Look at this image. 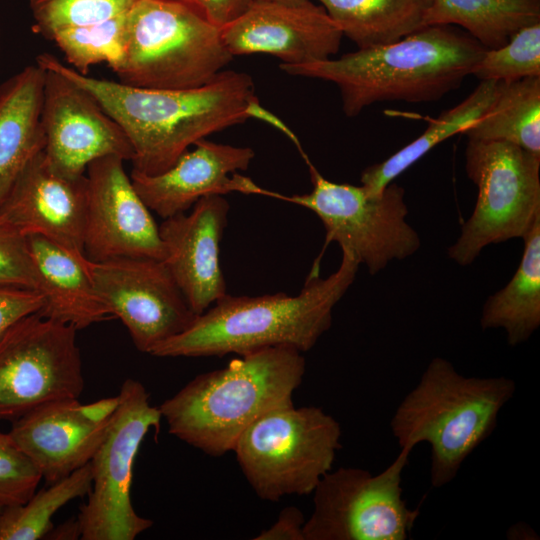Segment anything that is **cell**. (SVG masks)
<instances>
[{
	"label": "cell",
	"instance_id": "6da1fadb",
	"mask_svg": "<svg viewBox=\"0 0 540 540\" xmlns=\"http://www.w3.org/2000/svg\"><path fill=\"white\" fill-rule=\"evenodd\" d=\"M36 64L56 71L91 94L120 125L133 149V170L156 175L171 167L197 141L250 118L273 124L260 104L252 78L221 71L189 89L142 88L80 74L49 53Z\"/></svg>",
	"mask_w": 540,
	"mask_h": 540
},
{
	"label": "cell",
	"instance_id": "7a4b0ae2",
	"mask_svg": "<svg viewBox=\"0 0 540 540\" xmlns=\"http://www.w3.org/2000/svg\"><path fill=\"white\" fill-rule=\"evenodd\" d=\"M487 49L453 25H427L386 45L358 48L337 59L279 64L293 76L320 79L340 91L347 117L374 103L434 102L458 89Z\"/></svg>",
	"mask_w": 540,
	"mask_h": 540
},
{
	"label": "cell",
	"instance_id": "3957f363",
	"mask_svg": "<svg viewBox=\"0 0 540 540\" xmlns=\"http://www.w3.org/2000/svg\"><path fill=\"white\" fill-rule=\"evenodd\" d=\"M359 262L342 251L327 278L312 270L298 294H225L182 333L157 345L156 357L239 356L268 347L307 352L329 330L332 312L355 280Z\"/></svg>",
	"mask_w": 540,
	"mask_h": 540
},
{
	"label": "cell",
	"instance_id": "277c9868",
	"mask_svg": "<svg viewBox=\"0 0 540 540\" xmlns=\"http://www.w3.org/2000/svg\"><path fill=\"white\" fill-rule=\"evenodd\" d=\"M305 367L302 353L290 347L249 352L224 368L197 375L159 410L170 434L219 457L233 451L257 418L293 403Z\"/></svg>",
	"mask_w": 540,
	"mask_h": 540
},
{
	"label": "cell",
	"instance_id": "5b68a950",
	"mask_svg": "<svg viewBox=\"0 0 540 540\" xmlns=\"http://www.w3.org/2000/svg\"><path fill=\"white\" fill-rule=\"evenodd\" d=\"M515 391L510 378L465 376L449 360L435 357L396 408L391 432L401 448L429 444L430 482L441 488L492 434Z\"/></svg>",
	"mask_w": 540,
	"mask_h": 540
},
{
	"label": "cell",
	"instance_id": "8992f818",
	"mask_svg": "<svg viewBox=\"0 0 540 540\" xmlns=\"http://www.w3.org/2000/svg\"><path fill=\"white\" fill-rule=\"evenodd\" d=\"M233 56L220 28L191 2L135 0L126 13L119 82L152 89H189L212 81Z\"/></svg>",
	"mask_w": 540,
	"mask_h": 540
},
{
	"label": "cell",
	"instance_id": "52a82bcc",
	"mask_svg": "<svg viewBox=\"0 0 540 540\" xmlns=\"http://www.w3.org/2000/svg\"><path fill=\"white\" fill-rule=\"evenodd\" d=\"M339 422L320 407L272 409L249 425L233 451L256 495L266 501L313 493L341 449Z\"/></svg>",
	"mask_w": 540,
	"mask_h": 540
},
{
	"label": "cell",
	"instance_id": "ba28073f",
	"mask_svg": "<svg viewBox=\"0 0 540 540\" xmlns=\"http://www.w3.org/2000/svg\"><path fill=\"white\" fill-rule=\"evenodd\" d=\"M465 170L478 195L448 256L461 266L490 244L524 239L540 220V154L501 141L468 139Z\"/></svg>",
	"mask_w": 540,
	"mask_h": 540
},
{
	"label": "cell",
	"instance_id": "9c48e42d",
	"mask_svg": "<svg viewBox=\"0 0 540 540\" xmlns=\"http://www.w3.org/2000/svg\"><path fill=\"white\" fill-rule=\"evenodd\" d=\"M302 157L309 169L311 192L292 196L272 192L271 197L315 213L325 228L324 248L337 242L372 275L420 248V237L406 220L408 208L401 186L392 182L374 194L363 185L332 182L305 153Z\"/></svg>",
	"mask_w": 540,
	"mask_h": 540
},
{
	"label": "cell",
	"instance_id": "30bf717a",
	"mask_svg": "<svg viewBox=\"0 0 540 540\" xmlns=\"http://www.w3.org/2000/svg\"><path fill=\"white\" fill-rule=\"evenodd\" d=\"M149 398L141 382L132 378L123 382L107 433L90 461L92 487L76 519L83 540H134L153 525L137 514L131 501L137 452L162 419Z\"/></svg>",
	"mask_w": 540,
	"mask_h": 540
},
{
	"label": "cell",
	"instance_id": "8fae6325",
	"mask_svg": "<svg viewBox=\"0 0 540 540\" xmlns=\"http://www.w3.org/2000/svg\"><path fill=\"white\" fill-rule=\"evenodd\" d=\"M411 450L401 448L381 473L340 467L326 473L313 491L314 509L304 540H406L420 514L403 499L402 472Z\"/></svg>",
	"mask_w": 540,
	"mask_h": 540
},
{
	"label": "cell",
	"instance_id": "7c38bea8",
	"mask_svg": "<svg viewBox=\"0 0 540 540\" xmlns=\"http://www.w3.org/2000/svg\"><path fill=\"white\" fill-rule=\"evenodd\" d=\"M77 329L27 315L0 338V420L15 421L43 404L78 399L84 376Z\"/></svg>",
	"mask_w": 540,
	"mask_h": 540
},
{
	"label": "cell",
	"instance_id": "4fadbf2b",
	"mask_svg": "<svg viewBox=\"0 0 540 540\" xmlns=\"http://www.w3.org/2000/svg\"><path fill=\"white\" fill-rule=\"evenodd\" d=\"M94 289L111 317L126 326L144 353L185 331L198 316L163 260L115 258L88 266Z\"/></svg>",
	"mask_w": 540,
	"mask_h": 540
},
{
	"label": "cell",
	"instance_id": "5bb4252c",
	"mask_svg": "<svg viewBox=\"0 0 540 540\" xmlns=\"http://www.w3.org/2000/svg\"><path fill=\"white\" fill-rule=\"evenodd\" d=\"M124 161L118 156H105L87 167L85 256L91 262L115 258L163 260L159 225L135 190Z\"/></svg>",
	"mask_w": 540,
	"mask_h": 540
},
{
	"label": "cell",
	"instance_id": "9a60e30c",
	"mask_svg": "<svg viewBox=\"0 0 540 540\" xmlns=\"http://www.w3.org/2000/svg\"><path fill=\"white\" fill-rule=\"evenodd\" d=\"M46 70L41 108L44 154L63 175L86 174L105 156L131 161L133 149L120 125L85 89L62 74Z\"/></svg>",
	"mask_w": 540,
	"mask_h": 540
},
{
	"label": "cell",
	"instance_id": "2e32d148",
	"mask_svg": "<svg viewBox=\"0 0 540 540\" xmlns=\"http://www.w3.org/2000/svg\"><path fill=\"white\" fill-rule=\"evenodd\" d=\"M118 402V395L85 405L78 399L52 401L13 421L8 433L50 485L91 461Z\"/></svg>",
	"mask_w": 540,
	"mask_h": 540
},
{
	"label": "cell",
	"instance_id": "e0dca14e",
	"mask_svg": "<svg viewBox=\"0 0 540 540\" xmlns=\"http://www.w3.org/2000/svg\"><path fill=\"white\" fill-rule=\"evenodd\" d=\"M220 33L233 57L268 54L286 65L329 59L338 52L343 37L325 9L310 0H254Z\"/></svg>",
	"mask_w": 540,
	"mask_h": 540
},
{
	"label": "cell",
	"instance_id": "ac0fdd59",
	"mask_svg": "<svg viewBox=\"0 0 540 540\" xmlns=\"http://www.w3.org/2000/svg\"><path fill=\"white\" fill-rule=\"evenodd\" d=\"M167 170L146 175L132 170V184L151 212L165 219L187 212L201 198L230 192L269 196L250 178L238 174L246 170L255 153L250 147L197 141Z\"/></svg>",
	"mask_w": 540,
	"mask_h": 540
},
{
	"label": "cell",
	"instance_id": "d6986e66",
	"mask_svg": "<svg viewBox=\"0 0 540 540\" xmlns=\"http://www.w3.org/2000/svg\"><path fill=\"white\" fill-rule=\"evenodd\" d=\"M88 182L86 174L70 177L56 171L44 151L19 175L0 215L25 235L39 234L82 261L84 253Z\"/></svg>",
	"mask_w": 540,
	"mask_h": 540
},
{
	"label": "cell",
	"instance_id": "ffe728a7",
	"mask_svg": "<svg viewBox=\"0 0 540 540\" xmlns=\"http://www.w3.org/2000/svg\"><path fill=\"white\" fill-rule=\"evenodd\" d=\"M229 210L223 195H208L159 225L163 262L196 315L227 294L219 253Z\"/></svg>",
	"mask_w": 540,
	"mask_h": 540
},
{
	"label": "cell",
	"instance_id": "44dd1931",
	"mask_svg": "<svg viewBox=\"0 0 540 540\" xmlns=\"http://www.w3.org/2000/svg\"><path fill=\"white\" fill-rule=\"evenodd\" d=\"M26 236L37 275L36 291L43 298L37 313L77 330L112 318L94 289L90 261L78 259L42 235Z\"/></svg>",
	"mask_w": 540,
	"mask_h": 540
},
{
	"label": "cell",
	"instance_id": "7402d4cb",
	"mask_svg": "<svg viewBox=\"0 0 540 540\" xmlns=\"http://www.w3.org/2000/svg\"><path fill=\"white\" fill-rule=\"evenodd\" d=\"M45 76L38 64L28 65L0 85V205L28 163L44 151Z\"/></svg>",
	"mask_w": 540,
	"mask_h": 540
},
{
	"label": "cell",
	"instance_id": "603a6c76",
	"mask_svg": "<svg viewBox=\"0 0 540 540\" xmlns=\"http://www.w3.org/2000/svg\"><path fill=\"white\" fill-rule=\"evenodd\" d=\"M523 241V256L515 274L487 298L480 318L483 330H505L510 346L527 341L540 326V220Z\"/></svg>",
	"mask_w": 540,
	"mask_h": 540
},
{
	"label": "cell",
	"instance_id": "cb8c5ba5",
	"mask_svg": "<svg viewBox=\"0 0 540 540\" xmlns=\"http://www.w3.org/2000/svg\"><path fill=\"white\" fill-rule=\"evenodd\" d=\"M358 48L396 42L425 25L432 0H317Z\"/></svg>",
	"mask_w": 540,
	"mask_h": 540
},
{
	"label": "cell",
	"instance_id": "d4e9b609",
	"mask_svg": "<svg viewBox=\"0 0 540 540\" xmlns=\"http://www.w3.org/2000/svg\"><path fill=\"white\" fill-rule=\"evenodd\" d=\"M540 22V0H432L425 25H453L486 49L499 48L518 30Z\"/></svg>",
	"mask_w": 540,
	"mask_h": 540
},
{
	"label": "cell",
	"instance_id": "484cf974",
	"mask_svg": "<svg viewBox=\"0 0 540 540\" xmlns=\"http://www.w3.org/2000/svg\"><path fill=\"white\" fill-rule=\"evenodd\" d=\"M501 82L480 81V84L459 104L432 119L424 132L381 163L367 167L361 185L377 194L411 167L430 150L451 136L463 131L479 119L495 99Z\"/></svg>",
	"mask_w": 540,
	"mask_h": 540
},
{
	"label": "cell",
	"instance_id": "4316f807",
	"mask_svg": "<svg viewBox=\"0 0 540 540\" xmlns=\"http://www.w3.org/2000/svg\"><path fill=\"white\" fill-rule=\"evenodd\" d=\"M462 134L468 139L511 143L540 154V76L501 82L491 105Z\"/></svg>",
	"mask_w": 540,
	"mask_h": 540
},
{
	"label": "cell",
	"instance_id": "83f0119b",
	"mask_svg": "<svg viewBox=\"0 0 540 540\" xmlns=\"http://www.w3.org/2000/svg\"><path fill=\"white\" fill-rule=\"evenodd\" d=\"M92 487L90 462L66 478L35 492L25 503L0 510V540H39L54 528L53 515L65 504L87 496Z\"/></svg>",
	"mask_w": 540,
	"mask_h": 540
},
{
	"label": "cell",
	"instance_id": "f1b7e54d",
	"mask_svg": "<svg viewBox=\"0 0 540 540\" xmlns=\"http://www.w3.org/2000/svg\"><path fill=\"white\" fill-rule=\"evenodd\" d=\"M69 67L86 75L90 67L105 63L113 72L121 65L126 47V13L93 24L55 32L50 39Z\"/></svg>",
	"mask_w": 540,
	"mask_h": 540
},
{
	"label": "cell",
	"instance_id": "f546056e",
	"mask_svg": "<svg viewBox=\"0 0 540 540\" xmlns=\"http://www.w3.org/2000/svg\"><path fill=\"white\" fill-rule=\"evenodd\" d=\"M471 75L504 83L540 76V22L518 30L507 44L487 49Z\"/></svg>",
	"mask_w": 540,
	"mask_h": 540
},
{
	"label": "cell",
	"instance_id": "4dcf8cb0",
	"mask_svg": "<svg viewBox=\"0 0 540 540\" xmlns=\"http://www.w3.org/2000/svg\"><path fill=\"white\" fill-rule=\"evenodd\" d=\"M135 0H29L32 30L50 39L57 31L101 22L128 12Z\"/></svg>",
	"mask_w": 540,
	"mask_h": 540
},
{
	"label": "cell",
	"instance_id": "1f68e13d",
	"mask_svg": "<svg viewBox=\"0 0 540 540\" xmlns=\"http://www.w3.org/2000/svg\"><path fill=\"white\" fill-rule=\"evenodd\" d=\"M41 480L35 464L10 434L0 432V510L27 502Z\"/></svg>",
	"mask_w": 540,
	"mask_h": 540
},
{
	"label": "cell",
	"instance_id": "d6a6232c",
	"mask_svg": "<svg viewBox=\"0 0 540 540\" xmlns=\"http://www.w3.org/2000/svg\"><path fill=\"white\" fill-rule=\"evenodd\" d=\"M0 288L37 289L27 236L0 215Z\"/></svg>",
	"mask_w": 540,
	"mask_h": 540
},
{
	"label": "cell",
	"instance_id": "836d02e7",
	"mask_svg": "<svg viewBox=\"0 0 540 540\" xmlns=\"http://www.w3.org/2000/svg\"><path fill=\"white\" fill-rule=\"evenodd\" d=\"M42 306L43 298L37 291L0 288V338L15 322L39 312Z\"/></svg>",
	"mask_w": 540,
	"mask_h": 540
},
{
	"label": "cell",
	"instance_id": "e575fe53",
	"mask_svg": "<svg viewBox=\"0 0 540 540\" xmlns=\"http://www.w3.org/2000/svg\"><path fill=\"white\" fill-rule=\"evenodd\" d=\"M304 515L294 506L281 510L276 522L258 534L255 540H304Z\"/></svg>",
	"mask_w": 540,
	"mask_h": 540
},
{
	"label": "cell",
	"instance_id": "d590c367",
	"mask_svg": "<svg viewBox=\"0 0 540 540\" xmlns=\"http://www.w3.org/2000/svg\"><path fill=\"white\" fill-rule=\"evenodd\" d=\"M254 0H195L194 4L215 26L222 28L242 15Z\"/></svg>",
	"mask_w": 540,
	"mask_h": 540
},
{
	"label": "cell",
	"instance_id": "8d00e7d4",
	"mask_svg": "<svg viewBox=\"0 0 540 540\" xmlns=\"http://www.w3.org/2000/svg\"><path fill=\"white\" fill-rule=\"evenodd\" d=\"M48 535L58 536L57 539L80 538V529L77 520H69L61 527L53 528Z\"/></svg>",
	"mask_w": 540,
	"mask_h": 540
},
{
	"label": "cell",
	"instance_id": "74e56055",
	"mask_svg": "<svg viewBox=\"0 0 540 540\" xmlns=\"http://www.w3.org/2000/svg\"><path fill=\"white\" fill-rule=\"evenodd\" d=\"M530 536L534 539L538 538L536 533L524 523H517L512 526L507 534L509 539H532Z\"/></svg>",
	"mask_w": 540,
	"mask_h": 540
},
{
	"label": "cell",
	"instance_id": "f35d334b",
	"mask_svg": "<svg viewBox=\"0 0 540 540\" xmlns=\"http://www.w3.org/2000/svg\"><path fill=\"white\" fill-rule=\"evenodd\" d=\"M274 1H281V2H288V3H298V2H302L304 0H274Z\"/></svg>",
	"mask_w": 540,
	"mask_h": 540
},
{
	"label": "cell",
	"instance_id": "ab89813d",
	"mask_svg": "<svg viewBox=\"0 0 540 540\" xmlns=\"http://www.w3.org/2000/svg\"><path fill=\"white\" fill-rule=\"evenodd\" d=\"M182 1L194 3L195 0H182Z\"/></svg>",
	"mask_w": 540,
	"mask_h": 540
},
{
	"label": "cell",
	"instance_id": "60d3db41",
	"mask_svg": "<svg viewBox=\"0 0 540 540\" xmlns=\"http://www.w3.org/2000/svg\"><path fill=\"white\" fill-rule=\"evenodd\" d=\"M0 35H1V31H0Z\"/></svg>",
	"mask_w": 540,
	"mask_h": 540
}]
</instances>
